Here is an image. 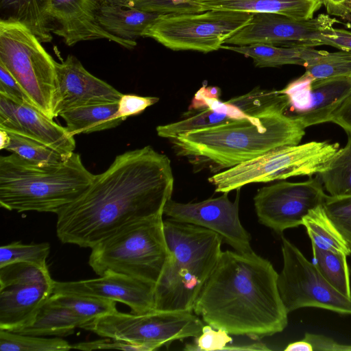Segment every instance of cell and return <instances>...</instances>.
Segmentation results:
<instances>
[{"label": "cell", "mask_w": 351, "mask_h": 351, "mask_svg": "<svg viewBox=\"0 0 351 351\" xmlns=\"http://www.w3.org/2000/svg\"><path fill=\"white\" fill-rule=\"evenodd\" d=\"M173 182L169 158L151 146L119 154L57 214V236L63 243L92 248L130 223L164 215Z\"/></svg>", "instance_id": "1"}, {"label": "cell", "mask_w": 351, "mask_h": 351, "mask_svg": "<svg viewBox=\"0 0 351 351\" xmlns=\"http://www.w3.org/2000/svg\"><path fill=\"white\" fill-rule=\"evenodd\" d=\"M278 277L272 264L254 251H222L193 313L206 324L232 335L258 340L281 332L289 313Z\"/></svg>", "instance_id": "2"}, {"label": "cell", "mask_w": 351, "mask_h": 351, "mask_svg": "<svg viewBox=\"0 0 351 351\" xmlns=\"http://www.w3.org/2000/svg\"><path fill=\"white\" fill-rule=\"evenodd\" d=\"M304 134L298 121L277 110L191 131L171 141L178 156L218 172L274 149L300 144Z\"/></svg>", "instance_id": "3"}, {"label": "cell", "mask_w": 351, "mask_h": 351, "mask_svg": "<svg viewBox=\"0 0 351 351\" xmlns=\"http://www.w3.org/2000/svg\"><path fill=\"white\" fill-rule=\"evenodd\" d=\"M95 175L74 152L65 161L39 164L14 153L0 157V205L16 212L58 214L77 199Z\"/></svg>", "instance_id": "4"}, {"label": "cell", "mask_w": 351, "mask_h": 351, "mask_svg": "<svg viewBox=\"0 0 351 351\" xmlns=\"http://www.w3.org/2000/svg\"><path fill=\"white\" fill-rule=\"evenodd\" d=\"M169 257L155 286V310L193 311L195 301L215 269L222 240L197 226L163 221Z\"/></svg>", "instance_id": "5"}, {"label": "cell", "mask_w": 351, "mask_h": 351, "mask_svg": "<svg viewBox=\"0 0 351 351\" xmlns=\"http://www.w3.org/2000/svg\"><path fill=\"white\" fill-rule=\"evenodd\" d=\"M162 216L130 223L94 245L88 260L93 270L156 284L169 257Z\"/></svg>", "instance_id": "6"}, {"label": "cell", "mask_w": 351, "mask_h": 351, "mask_svg": "<svg viewBox=\"0 0 351 351\" xmlns=\"http://www.w3.org/2000/svg\"><path fill=\"white\" fill-rule=\"evenodd\" d=\"M41 43L25 25L0 20V62L33 105L53 119L59 103L56 61Z\"/></svg>", "instance_id": "7"}, {"label": "cell", "mask_w": 351, "mask_h": 351, "mask_svg": "<svg viewBox=\"0 0 351 351\" xmlns=\"http://www.w3.org/2000/svg\"><path fill=\"white\" fill-rule=\"evenodd\" d=\"M339 149V143L329 141L283 146L217 173L208 182L215 186V192L229 193L252 183L311 177L324 171Z\"/></svg>", "instance_id": "8"}, {"label": "cell", "mask_w": 351, "mask_h": 351, "mask_svg": "<svg viewBox=\"0 0 351 351\" xmlns=\"http://www.w3.org/2000/svg\"><path fill=\"white\" fill-rule=\"evenodd\" d=\"M252 15L221 10L162 14L145 29L142 37L152 38L174 51L208 53L221 49L227 39L249 23Z\"/></svg>", "instance_id": "9"}, {"label": "cell", "mask_w": 351, "mask_h": 351, "mask_svg": "<svg viewBox=\"0 0 351 351\" xmlns=\"http://www.w3.org/2000/svg\"><path fill=\"white\" fill-rule=\"evenodd\" d=\"M204 326L203 320L193 311L154 310L124 313L117 310L81 328L102 337L145 345L155 350L176 340L199 336Z\"/></svg>", "instance_id": "10"}, {"label": "cell", "mask_w": 351, "mask_h": 351, "mask_svg": "<svg viewBox=\"0 0 351 351\" xmlns=\"http://www.w3.org/2000/svg\"><path fill=\"white\" fill-rule=\"evenodd\" d=\"M283 267L278 277L279 293L288 313L315 307L351 315V298L342 295L322 276L291 241L282 237Z\"/></svg>", "instance_id": "11"}, {"label": "cell", "mask_w": 351, "mask_h": 351, "mask_svg": "<svg viewBox=\"0 0 351 351\" xmlns=\"http://www.w3.org/2000/svg\"><path fill=\"white\" fill-rule=\"evenodd\" d=\"M47 267L13 263L0 267V330L12 332L29 326L53 293Z\"/></svg>", "instance_id": "12"}, {"label": "cell", "mask_w": 351, "mask_h": 351, "mask_svg": "<svg viewBox=\"0 0 351 351\" xmlns=\"http://www.w3.org/2000/svg\"><path fill=\"white\" fill-rule=\"evenodd\" d=\"M304 182H281L260 189L254 197L259 223L280 234L302 225L313 208L322 205L326 196L316 176Z\"/></svg>", "instance_id": "13"}, {"label": "cell", "mask_w": 351, "mask_h": 351, "mask_svg": "<svg viewBox=\"0 0 351 351\" xmlns=\"http://www.w3.org/2000/svg\"><path fill=\"white\" fill-rule=\"evenodd\" d=\"M337 22L324 14L298 20L275 13H254L249 23L224 44L263 43L287 47H314L323 45L324 34Z\"/></svg>", "instance_id": "14"}, {"label": "cell", "mask_w": 351, "mask_h": 351, "mask_svg": "<svg viewBox=\"0 0 351 351\" xmlns=\"http://www.w3.org/2000/svg\"><path fill=\"white\" fill-rule=\"evenodd\" d=\"M239 196L234 202L228 193L196 203H180L170 199L163 213L168 219L197 226L217 234L234 250L245 253L253 251L251 237L241 223L239 215Z\"/></svg>", "instance_id": "15"}, {"label": "cell", "mask_w": 351, "mask_h": 351, "mask_svg": "<svg viewBox=\"0 0 351 351\" xmlns=\"http://www.w3.org/2000/svg\"><path fill=\"white\" fill-rule=\"evenodd\" d=\"M278 92L287 97L286 114L306 128L330 121L351 93V77L314 79L304 73Z\"/></svg>", "instance_id": "16"}, {"label": "cell", "mask_w": 351, "mask_h": 351, "mask_svg": "<svg viewBox=\"0 0 351 351\" xmlns=\"http://www.w3.org/2000/svg\"><path fill=\"white\" fill-rule=\"evenodd\" d=\"M0 129L36 140L71 154L75 141L66 130L34 105L0 94Z\"/></svg>", "instance_id": "17"}, {"label": "cell", "mask_w": 351, "mask_h": 351, "mask_svg": "<svg viewBox=\"0 0 351 351\" xmlns=\"http://www.w3.org/2000/svg\"><path fill=\"white\" fill-rule=\"evenodd\" d=\"M155 283L117 273L97 278L54 282L53 293H69L111 300L128 305L131 313L155 310Z\"/></svg>", "instance_id": "18"}, {"label": "cell", "mask_w": 351, "mask_h": 351, "mask_svg": "<svg viewBox=\"0 0 351 351\" xmlns=\"http://www.w3.org/2000/svg\"><path fill=\"white\" fill-rule=\"evenodd\" d=\"M98 0H50L49 16L58 27L53 33L63 38L68 46L85 40L106 39L126 49L136 46L135 40H127L108 33L97 21Z\"/></svg>", "instance_id": "19"}, {"label": "cell", "mask_w": 351, "mask_h": 351, "mask_svg": "<svg viewBox=\"0 0 351 351\" xmlns=\"http://www.w3.org/2000/svg\"><path fill=\"white\" fill-rule=\"evenodd\" d=\"M59 88L57 117L65 110L95 104L117 102L122 93L90 73L80 60L69 55L61 63L56 62Z\"/></svg>", "instance_id": "20"}, {"label": "cell", "mask_w": 351, "mask_h": 351, "mask_svg": "<svg viewBox=\"0 0 351 351\" xmlns=\"http://www.w3.org/2000/svg\"><path fill=\"white\" fill-rule=\"evenodd\" d=\"M204 11L221 10L249 13H275L298 20L313 18L322 0H194Z\"/></svg>", "instance_id": "21"}, {"label": "cell", "mask_w": 351, "mask_h": 351, "mask_svg": "<svg viewBox=\"0 0 351 351\" xmlns=\"http://www.w3.org/2000/svg\"><path fill=\"white\" fill-rule=\"evenodd\" d=\"M160 15L133 7L100 3L97 21L104 29L113 36L136 41Z\"/></svg>", "instance_id": "22"}, {"label": "cell", "mask_w": 351, "mask_h": 351, "mask_svg": "<svg viewBox=\"0 0 351 351\" xmlns=\"http://www.w3.org/2000/svg\"><path fill=\"white\" fill-rule=\"evenodd\" d=\"M49 4L50 0H0V20L21 23L41 43H49L53 32Z\"/></svg>", "instance_id": "23"}, {"label": "cell", "mask_w": 351, "mask_h": 351, "mask_svg": "<svg viewBox=\"0 0 351 351\" xmlns=\"http://www.w3.org/2000/svg\"><path fill=\"white\" fill-rule=\"evenodd\" d=\"M117 102H108L82 106L65 110L60 114L66 123L67 131L75 136L112 129L123 121L114 114Z\"/></svg>", "instance_id": "24"}, {"label": "cell", "mask_w": 351, "mask_h": 351, "mask_svg": "<svg viewBox=\"0 0 351 351\" xmlns=\"http://www.w3.org/2000/svg\"><path fill=\"white\" fill-rule=\"evenodd\" d=\"M83 324L72 310L50 297L32 324L14 332L42 337L68 336Z\"/></svg>", "instance_id": "25"}, {"label": "cell", "mask_w": 351, "mask_h": 351, "mask_svg": "<svg viewBox=\"0 0 351 351\" xmlns=\"http://www.w3.org/2000/svg\"><path fill=\"white\" fill-rule=\"evenodd\" d=\"M225 49L252 58L256 67H276L285 64L304 66L307 61L318 51L313 47H287L270 44L256 43L247 45H221Z\"/></svg>", "instance_id": "26"}, {"label": "cell", "mask_w": 351, "mask_h": 351, "mask_svg": "<svg viewBox=\"0 0 351 351\" xmlns=\"http://www.w3.org/2000/svg\"><path fill=\"white\" fill-rule=\"evenodd\" d=\"M312 245L320 249L350 255L348 244L328 216L323 204L311 209L304 217Z\"/></svg>", "instance_id": "27"}, {"label": "cell", "mask_w": 351, "mask_h": 351, "mask_svg": "<svg viewBox=\"0 0 351 351\" xmlns=\"http://www.w3.org/2000/svg\"><path fill=\"white\" fill-rule=\"evenodd\" d=\"M347 134L346 146L339 149L327 168L317 175L331 196L351 195V133Z\"/></svg>", "instance_id": "28"}, {"label": "cell", "mask_w": 351, "mask_h": 351, "mask_svg": "<svg viewBox=\"0 0 351 351\" xmlns=\"http://www.w3.org/2000/svg\"><path fill=\"white\" fill-rule=\"evenodd\" d=\"M313 263L325 280L337 291L351 298L347 255L312 245Z\"/></svg>", "instance_id": "29"}, {"label": "cell", "mask_w": 351, "mask_h": 351, "mask_svg": "<svg viewBox=\"0 0 351 351\" xmlns=\"http://www.w3.org/2000/svg\"><path fill=\"white\" fill-rule=\"evenodd\" d=\"M305 74L314 79L351 75V51L328 52L318 50L304 66Z\"/></svg>", "instance_id": "30"}, {"label": "cell", "mask_w": 351, "mask_h": 351, "mask_svg": "<svg viewBox=\"0 0 351 351\" xmlns=\"http://www.w3.org/2000/svg\"><path fill=\"white\" fill-rule=\"evenodd\" d=\"M72 346L60 338L25 335L0 330L1 351H67Z\"/></svg>", "instance_id": "31"}, {"label": "cell", "mask_w": 351, "mask_h": 351, "mask_svg": "<svg viewBox=\"0 0 351 351\" xmlns=\"http://www.w3.org/2000/svg\"><path fill=\"white\" fill-rule=\"evenodd\" d=\"M51 297L72 310L83 322V325L117 311V302L111 300L69 293H53Z\"/></svg>", "instance_id": "32"}, {"label": "cell", "mask_w": 351, "mask_h": 351, "mask_svg": "<svg viewBox=\"0 0 351 351\" xmlns=\"http://www.w3.org/2000/svg\"><path fill=\"white\" fill-rule=\"evenodd\" d=\"M10 143L6 150L39 164H56L67 160L71 154L58 152L36 140L8 132Z\"/></svg>", "instance_id": "33"}, {"label": "cell", "mask_w": 351, "mask_h": 351, "mask_svg": "<svg viewBox=\"0 0 351 351\" xmlns=\"http://www.w3.org/2000/svg\"><path fill=\"white\" fill-rule=\"evenodd\" d=\"M233 120L235 119L230 118L226 114L206 108L187 119L159 125L156 128V132L159 136L171 140L191 131L215 126Z\"/></svg>", "instance_id": "34"}, {"label": "cell", "mask_w": 351, "mask_h": 351, "mask_svg": "<svg viewBox=\"0 0 351 351\" xmlns=\"http://www.w3.org/2000/svg\"><path fill=\"white\" fill-rule=\"evenodd\" d=\"M50 252L48 243L23 244L19 241L1 245L0 267L13 263H29L47 267L46 260Z\"/></svg>", "instance_id": "35"}, {"label": "cell", "mask_w": 351, "mask_h": 351, "mask_svg": "<svg viewBox=\"0 0 351 351\" xmlns=\"http://www.w3.org/2000/svg\"><path fill=\"white\" fill-rule=\"evenodd\" d=\"M323 206L351 249V195H326Z\"/></svg>", "instance_id": "36"}, {"label": "cell", "mask_w": 351, "mask_h": 351, "mask_svg": "<svg viewBox=\"0 0 351 351\" xmlns=\"http://www.w3.org/2000/svg\"><path fill=\"white\" fill-rule=\"evenodd\" d=\"M127 6L161 14L204 12L194 0H130Z\"/></svg>", "instance_id": "37"}, {"label": "cell", "mask_w": 351, "mask_h": 351, "mask_svg": "<svg viewBox=\"0 0 351 351\" xmlns=\"http://www.w3.org/2000/svg\"><path fill=\"white\" fill-rule=\"evenodd\" d=\"M232 340L226 331L206 324L204 326L202 333L195 337V341L186 344L184 349L191 351L223 350Z\"/></svg>", "instance_id": "38"}, {"label": "cell", "mask_w": 351, "mask_h": 351, "mask_svg": "<svg viewBox=\"0 0 351 351\" xmlns=\"http://www.w3.org/2000/svg\"><path fill=\"white\" fill-rule=\"evenodd\" d=\"M156 97H142L135 95H122L118 101V108L114 117L125 121L130 116L140 114L147 107L158 101Z\"/></svg>", "instance_id": "39"}, {"label": "cell", "mask_w": 351, "mask_h": 351, "mask_svg": "<svg viewBox=\"0 0 351 351\" xmlns=\"http://www.w3.org/2000/svg\"><path fill=\"white\" fill-rule=\"evenodd\" d=\"M71 346L72 349L88 351L103 349H114L125 351H152L149 346L145 345L134 343L109 337H106L105 339L80 342Z\"/></svg>", "instance_id": "40"}, {"label": "cell", "mask_w": 351, "mask_h": 351, "mask_svg": "<svg viewBox=\"0 0 351 351\" xmlns=\"http://www.w3.org/2000/svg\"><path fill=\"white\" fill-rule=\"evenodd\" d=\"M0 94L12 99L27 102H32L16 79L6 67L0 62Z\"/></svg>", "instance_id": "41"}, {"label": "cell", "mask_w": 351, "mask_h": 351, "mask_svg": "<svg viewBox=\"0 0 351 351\" xmlns=\"http://www.w3.org/2000/svg\"><path fill=\"white\" fill-rule=\"evenodd\" d=\"M324 45L351 51V32L330 27L324 34Z\"/></svg>", "instance_id": "42"}, {"label": "cell", "mask_w": 351, "mask_h": 351, "mask_svg": "<svg viewBox=\"0 0 351 351\" xmlns=\"http://www.w3.org/2000/svg\"><path fill=\"white\" fill-rule=\"evenodd\" d=\"M330 122L339 125L347 133H351V93L332 113Z\"/></svg>", "instance_id": "43"}, {"label": "cell", "mask_w": 351, "mask_h": 351, "mask_svg": "<svg viewBox=\"0 0 351 351\" xmlns=\"http://www.w3.org/2000/svg\"><path fill=\"white\" fill-rule=\"evenodd\" d=\"M328 14L346 19L351 14V0H322Z\"/></svg>", "instance_id": "44"}, {"label": "cell", "mask_w": 351, "mask_h": 351, "mask_svg": "<svg viewBox=\"0 0 351 351\" xmlns=\"http://www.w3.org/2000/svg\"><path fill=\"white\" fill-rule=\"evenodd\" d=\"M267 346L261 342L255 341L252 343H247L238 345H228L223 350H269Z\"/></svg>", "instance_id": "45"}, {"label": "cell", "mask_w": 351, "mask_h": 351, "mask_svg": "<svg viewBox=\"0 0 351 351\" xmlns=\"http://www.w3.org/2000/svg\"><path fill=\"white\" fill-rule=\"evenodd\" d=\"M285 351H313L312 345L305 339L295 341L287 345Z\"/></svg>", "instance_id": "46"}, {"label": "cell", "mask_w": 351, "mask_h": 351, "mask_svg": "<svg viewBox=\"0 0 351 351\" xmlns=\"http://www.w3.org/2000/svg\"><path fill=\"white\" fill-rule=\"evenodd\" d=\"M10 143V136L7 131L0 129V149H5Z\"/></svg>", "instance_id": "47"}, {"label": "cell", "mask_w": 351, "mask_h": 351, "mask_svg": "<svg viewBox=\"0 0 351 351\" xmlns=\"http://www.w3.org/2000/svg\"><path fill=\"white\" fill-rule=\"evenodd\" d=\"M101 4H113L127 6L130 0H98Z\"/></svg>", "instance_id": "48"}, {"label": "cell", "mask_w": 351, "mask_h": 351, "mask_svg": "<svg viewBox=\"0 0 351 351\" xmlns=\"http://www.w3.org/2000/svg\"><path fill=\"white\" fill-rule=\"evenodd\" d=\"M350 77H351V75Z\"/></svg>", "instance_id": "49"}]
</instances>
